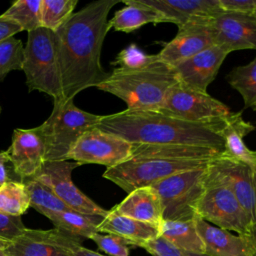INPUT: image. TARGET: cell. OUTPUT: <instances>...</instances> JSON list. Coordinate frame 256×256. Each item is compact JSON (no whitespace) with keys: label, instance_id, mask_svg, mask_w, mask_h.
<instances>
[{"label":"cell","instance_id":"35","mask_svg":"<svg viewBox=\"0 0 256 256\" xmlns=\"http://www.w3.org/2000/svg\"><path fill=\"white\" fill-rule=\"evenodd\" d=\"M142 248L152 256H185L180 249L175 247L162 236L146 242Z\"/></svg>","mask_w":256,"mask_h":256},{"label":"cell","instance_id":"21","mask_svg":"<svg viewBox=\"0 0 256 256\" xmlns=\"http://www.w3.org/2000/svg\"><path fill=\"white\" fill-rule=\"evenodd\" d=\"M99 233L112 234L126 240L130 246L141 247L148 241L161 236L160 228L144 223L127 216L115 213L112 210L98 224Z\"/></svg>","mask_w":256,"mask_h":256},{"label":"cell","instance_id":"27","mask_svg":"<svg viewBox=\"0 0 256 256\" xmlns=\"http://www.w3.org/2000/svg\"><path fill=\"white\" fill-rule=\"evenodd\" d=\"M227 81L242 96L245 107L256 111V56L250 63L233 68Z\"/></svg>","mask_w":256,"mask_h":256},{"label":"cell","instance_id":"36","mask_svg":"<svg viewBox=\"0 0 256 256\" xmlns=\"http://www.w3.org/2000/svg\"><path fill=\"white\" fill-rule=\"evenodd\" d=\"M26 229L21 217L9 216L0 213V236L7 239H14Z\"/></svg>","mask_w":256,"mask_h":256},{"label":"cell","instance_id":"2","mask_svg":"<svg viewBox=\"0 0 256 256\" xmlns=\"http://www.w3.org/2000/svg\"><path fill=\"white\" fill-rule=\"evenodd\" d=\"M225 118L189 122L160 111L125 109L102 115L96 128L114 134L132 144H181L215 148L224 152L220 135Z\"/></svg>","mask_w":256,"mask_h":256},{"label":"cell","instance_id":"44","mask_svg":"<svg viewBox=\"0 0 256 256\" xmlns=\"http://www.w3.org/2000/svg\"><path fill=\"white\" fill-rule=\"evenodd\" d=\"M0 113H1V107H0Z\"/></svg>","mask_w":256,"mask_h":256},{"label":"cell","instance_id":"43","mask_svg":"<svg viewBox=\"0 0 256 256\" xmlns=\"http://www.w3.org/2000/svg\"><path fill=\"white\" fill-rule=\"evenodd\" d=\"M185 256H209L205 253H201V254H197V253H188V252H183Z\"/></svg>","mask_w":256,"mask_h":256},{"label":"cell","instance_id":"9","mask_svg":"<svg viewBox=\"0 0 256 256\" xmlns=\"http://www.w3.org/2000/svg\"><path fill=\"white\" fill-rule=\"evenodd\" d=\"M78 166L79 163L68 160L45 161L33 177L46 185L70 210L104 218L109 210L99 206L73 183L72 171Z\"/></svg>","mask_w":256,"mask_h":256},{"label":"cell","instance_id":"16","mask_svg":"<svg viewBox=\"0 0 256 256\" xmlns=\"http://www.w3.org/2000/svg\"><path fill=\"white\" fill-rule=\"evenodd\" d=\"M208 17H196L178 27L176 36L158 53L160 60L174 66L215 45L207 25Z\"/></svg>","mask_w":256,"mask_h":256},{"label":"cell","instance_id":"8","mask_svg":"<svg viewBox=\"0 0 256 256\" xmlns=\"http://www.w3.org/2000/svg\"><path fill=\"white\" fill-rule=\"evenodd\" d=\"M196 216L216 227L247 235L251 222L230 188L205 177V188L195 208Z\"/></svg>","mask_w":256,"mask_h":256},{"label":"cell","instance_id":"6","mask_svg":"<svg viewBox=\"0 0 256 256\" xmlns=\"http://www.w3.org/2000/svg\"><path fill=\"white\" fill-rule=\"evenodd\" d=\"M206 167L176 173L151 185L161 200L164 220L194 219L196 205L205 188Z\"/></svg>","mask_w":256,"mask_h":256},{"label":"cell","instance_id":"15","mask_svg":"<svg viewBox=\"0 0 256 256\" xmlns=\"http://www.w3.org/2000/svg\"><path fill=\"white\" fill-rule=\"evenodd\" d=\"M15 174L22 180L37 174L45 162V138L42 126L13 131L7 149Z\"/></svg>","mask_w":256,"mask_h":256},{"label":"cell","instance_id":"20","mask_svg":"<svg viewBox=\"0 0 256 256\" xmlns=\"http://www.w3.org/2000/svg\"><path fill=\"white\" fill-rule=\"evenodd\" d=\"M255 129L253 124L243 119L241 112L231 113L220 131L224 141L223 155L256 170V150L249 149L244 142V137Z\"/></svg>","mask_w":256,"mask_h":256},{"label":"cell","instance_id":"38","mask_svg":"<svg viewBox=\"0 0 256 256\" xmlns=\"http://www.w3.org/2000/svg\"><path fill=\"white\" fill-rule=\"evenodd\" d=\"M8 181H21L22 180L15 174L10 156L7 150L0 151V186Z\"/></svg>","mask_w":256,"mask_h":256},{"label":"cell","instance_id":"23","mask_svg":"<svg viewBox=\"0 0 256 256\" xmlns=\"http://www.w3.org/2000/svg\"><path fill=\"white\" fill-rule=\"evenodd\" d=\"M161 12L172 24L178 27L196 17L213 15L222 9L219 0H141Z\"/></svg>","mask_w":256,"mask_h":256},{"label":"cell","instance_id":"33","mask_svg":"<svg viewBox=\"0 0 256 256\" xmlns=\"http://www.w3.org/2000/svg\"><path fill=\"white\" fill-rule=\"evenodd\" d=\"M23 52L22 41L14 36L0 42V81L12 70H22Z\"/></svg>","mask_w":256,"mask_h":256},{"label":"cell","instance_id":"24","mask_svg":"<svg viewBox=\"0 0 256 256\" xmlns=\"http://www.w3.org/2000/svg\"><path fill=\"white\" fill-rule=\"evenodd\" d=\"M125 7L117 10L108 21L110 29L131 33L140 27L152 23H170L169 20L156 9L145 5L141 0H122Z\"/></svg>","mask_w":256,"mask_h":256},{"label":"cell","instance_id":"34","mask_svg":"<svg viewBox=\"0 0 256 256\" xmlns=\"http://www.w3.org/2000/svg\"><path fill=\"white\" fill-rule=\"evenodd\" d=\"M90 239L96 243L101 251L110 256H129L130 245L119 236L97 232L94 233Z\"/></svg>","mask_w":256,"mask_h":256},{"label":"cell","instance_id":"40","mask_svg":"<svg viewBox=\"0 0 256 256\" xmlns=\"http://www.w3.org/2000/svg\"><path fill=\"white\" fill-rule=\"evenodd\" d=\"M245 236L248 238L251 246V256H256V223L251 226L248 234Z\"/></svg>","mask_w":256,"mask_h":256},{"label":"cell","instance_id":"30","mask_svg":"<svg viewBox=\"0 0 256 256\" xmlns=\"http://www.w3.org/2000/svg\"><path fill=\"white\" fill-rule=\"evenodd\" d=\"M41 0H17L1 16L17 23L22 31H33L41 27Z\"/></svg>","mask_w":256,"mask_h":256},{"label":"cell","instance_id":"42","mask_svg":"<svg viewBox=\"0 0 256 256\" xmlns=\"http://www.w3.org/2000/svg\"><path fill=\"white\" fill-rule=\"evenodd\" d=\"M10 242V239L4 238L0 236V256H7L6 255V248Z\"/></svg>","mask_w":256,"mask_h":256},{"label":"cell","instance_id":"10","mask_svg":"<svg viewBox=\"0 0 256 256\" xmlns=\"http://www.w3.org/2000/svg\"><path fill=\"white\" fill-rule=\"evenodd\" d=\"M158 111L189 122H205L231 114L224 103L207 92L195 90L179 81L170 89L162 108Z\"/></svg>","mask_w":256,"mask_h":256},{"label":"cell","instance_id":"25","mask_svg":"<svg viewBox=\"0 0 256 256\" xmlns=\"http://www.w3.org/2000/svg\"><path fill=\"white\" fill-rule=\"evenodd\" d=\"M160 233L163 238L182 252L204 253V245L196 230L194 219L164 220L160 226Z\"/></svg>","mask_w":256,"mask_h":256},{"label":"cell","instance_id":"28","mask_svg":"<svg viewBox=\"0 0 256 256\" xmlns=\"http://www.w3.org/2000/svg\"><path fill=\"white\" fill-rule=\"evenodd\" d=\"M22 182L29 192L30 206L45 217L48 218L53 213L70 210L46 185L34 177L24 178Z\"/></svg>","mask_w":256,"mask_h":256},{"label":"cell","instance_id":"17","mask_svg":"<svg viewBox=\"0 0 256 256\" xmlns=\"http://www.w3.org/2000/svg\"><path fill=\"white\" fill-rule=\"evenodd\" d=\"M228 54L222 47L213 45L172 67L179 82L195 90L207 92V87L215 79Z\"/></svg>","mask_w":256,"mask_h":256},{"label":"cell","instance_id":"45","mask_svg":"<svg viewBox=\"0 0 256 256\" xmlns=\"http://www.w3.org/2000/svg\"><path fill=\"white\" fill-rule=\"evenodd\" d=\"M254 14H255V16H256V11H255V13H254Z\"/></svg>","mask_w":256,"mask_h":256},{"label":"cell","instance_id":"32","mask_svg":"<svg viewBox=\"0 0 256 256\" xmlns=\"http://www.w3.org/2000/svg\"><path fill=\"white\" fill-rule=\"evenodd\" d=\"M160 61L158 54H147L136 44L132 43L117 54L111 65L124 69L138 70L148 68Z\"/></svg>","mask_w":256,"mask_h":256},{"label":"cell","instance_id":"29","mask_svg":"<svg viewBox=\"0 0 256 256\" xmlns=\"http://www.w3.org/2000/svg\"><path fill=\"white\" fill-rule=\"evenodd\" d=\"M30 207V196L21 181H8L0 186V213L21 217Z\"/></svg>","mask_w":256,"mask_h":256},{"label":"cell","instance_id":"31","mask_svg":"<svg viewBox=\"0 0 256 256\" xmlns=\"http://www.w3.org/2000/svg\"><path fill=\"white\" fill-rule=\"evenodd\" d=\"M78 0H41V27L56 32L73 15Z\"/></svg>","mask_w":256,"mask_h":256},{"label":"cell","instance_id":"39","mask_svg":"<svg viewBox=\"0 0 256 256\" xmlns=\"http://www.w3.org/2000/svg\"><path fill=\"white\" fill-rule=\"evenodd\" d=\"M21 31L22 29L17 23L0 15V42Z\"/></svg>","mask_w":256,"mask_h":256},{"label":"cell","instance_id":"19","mask_svg":"<svg viewBox=\"0 0 256 256\" xmlns=\"http://www.w3.org/2000/svg\"><path fill=\"white\" fill-rule=\"evenodd\" d=\"M117 214L154 225L161 226L164 221L163 207L158 193L152 186L137 188L112 209Z\"/></svg>","mask_w":256,"mask_h":256},{"label":"cell","instance_id":"4","mask_svg":"<svg viewBox=\"0 0 256 256\" xmlns=\"http://www.w3.org/2000/svg\"><path fill=\"white\" fill-rule=\"evenodd\" d=\"M22 70L29 91L43 92L54 101L64 99L55 32L43 27L28 32Z\"/></svg>","mask_w":256,"mask_h":256},{"label":"cell","instance_id":"11","mask_svg":"<svg viewBox=\"0 0 256 256\" xmlns=\"http://www.w3.org/2000/svg\"><path fill=\"white\" fill-rule=\"evenodd\" d=\"M132 144L96 127L83 133L67 156L82 164H101L107 168L131 159Z\"/></svg>","mask_w":256,"mask_h":256},{"label":"cell","instance_id":"13","mask_svg":"<svg viewBox=\"0 0 256 256\" xmlns=\"http://www.w3.org/2000/svg\"><path fill=\"white\" fill-rule=\"evenodd\" d=\"M82 238L60 229L36 230L26 228L22 234L10 240L7 256H73Z\"/></svg>","mask_w":256,"mask_h":256},{"label":"cell","instance_id":"18","mask_svg":"<svg viewBox=\"0 0 256 256\" xmlns=\"http://www.w3.org/2000/svg\"><path fill=\"white\" fill-rule=\"evenodd\" d=\"M196 230L203 242L204 253L209 256H251L249 240L243 235L218 228L195 216Z\"/></svg>","mask_w":256,"mask_h":256},{"label":"cell","instance_id":"7","mask_svg":"<svg viewBox=\"0 0 256 256\" xmlns=\"http://www.w3.org/2000/svg\"><path fill=\"white\" fill-rule=\"evenodd\" d=\"M210 161L171 160V159H130L119 165L107 168L103 177L125 192L151 186L159 180L176 173L207 166Z\"/></svg>","mask_w":256,"mask_h":256},{"label":"cell","instance_id":"1","mask_svg":"<svg viewBox=\"0 0 256 256\" xmlns=\"http://www.w3.org/2000/svg\"><path fill=\"white\" fill-rule=\"evenodd\" d=\"M118 0H97L73 13L55 32L64 100L96 87L109 76L101 65V50L110 30L108 15Z\"/></svg>","mask_w":256,"mask_h":256},{"label":"cell","instance_id":"12","mask_svg":"<svg viewBox=\"0 0 256 256\" xmlns=\"http://www.w3.org/2000/svg\"><path fill=\"white\" fill-rule=\"evenodd\" d=\"M206 179L230 188L247 214L251 225L256 223V170L222 153L208 163Z\"/></svg>","mask_w":256,"mask_h":256},{"label":"cell","instance_id":"3","mask_svg":"<svg viewBox=\"0 0 256 256\" xmlns=\"http://www.w3.org/2000/svg\"><path fill=\"white\" fill-rule=\"evenodd\" d=\"M177 82L173 67L160 61L138 70L116 67L95 88L120 98L127 104L128 110L158 111Z\"/></svg>","mask_w":256,"mask_h":256},{"label":"cell","instance_id":"14","mask_svg":"<svg viewBox=\"0 0 256 256\" xmlns=\"http://www.w3.org/2000/svg\"><path fill=\"white\" fill-rule=\"evenodd\" d=\"M214 44L228 53L236 50H256V16L221 10L207 18Z\"/></svg>","mask_w":256,"mask_h":256},{"label":"cell","instance_id":"41","mask_svg":"<svg viewBox=\"0 0 256 256\" xmlns=\"http://www.w3.org/2000/svg\"><path fill=\"white\" fill-rule=\"evenodd\" d=\"M73 256H105V255H102L96 251L85 248L81 245L75 249Z\"/></svg>","mask_w":256,"mask_h":256},{"label":"cell","instance_id":"37","mask_svg":"<svg viewBox=\"0 0 256 256\" xmlns=\"http://www.w3.org/2000/svg\"><path fill=\"white\" fill-rule=\"evenodd\" d=\"M219 6L224 11L254 14L256 11V0H219Z\"/></svg>","mask_w":256,"mask_h":256},{"label":"cell","instance_id":"22","mask_svg":"<svg viewBox=\"0 0 256 256\" xmlns=\"http://www.w3.org/2000/svg\"><path fill=\"white\" fill-rule=\"evenodd\" d=\"M222 153L223 151L221 150L204 146L181 144H132L131 159L158 158L210 161Z\"/></svg>","mask_w":256,"mask_h":256},{"label":"cell","instance_id":"5","mask_svg":"<svg viewBox=\"0 0 256 256\" xmlns=\"http://www.w3.org/2000/svg\"><path fill=\"white\" fill-rule=\"evenodd\" d=\"M102 115L79 109L74 100H56L51 115L41 124L45 138V161L67 160L79 137L96 127Z\"/></svg>","mask_w":256,"mask_h":256},{"label":"cell","instance_id":"26","mask_svg":"<svg viewBox=\"0 0 256 256\" xmlns=\"http://www.w3.org/2000/svg\"><path fill=\"white\" fill-rule=\"evenodd\" d=\"M48 219L57 229L82 239H90L94 233L98 232V224L103 218L85 215L73 210H64L51 214Z\"/></svg>","mask_w":256,"mask_h":256}]
</instances>
